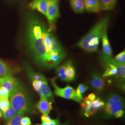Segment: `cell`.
<instances>
[{
  "mask_svg": "<svg viewBox=\"0 0 125 125\" xmlns=\"http://www.w3.org/2000/svg\"><path fill=\"white\" fill-rule=\"evenodd\" d=\"M85 9L89 13H99L102 10L100 0H84Z\"/></svg>",
  "mask_w": 125,
  "mask_h": 125,
  "instance_id": "cell-14",
  "label": "cell"
},
{
  "mask_svg": "<svg viewBox=\"0 0 125 125\" xmlns=\"http://www.w3.org/2000/svg\"><path fill=\"white\" fill-rule=\"evenodd\" d=\"M65 73L68 82H72L75 80L76 77V71L71 61H67V67Z\"/></svg>",
  "mask_w": 125,
  "mask_h": 125,
  "instance_id": "cell-18",
  "label": "cell"
},
{
  "mask_svg": "<svg viewBox=\"0 0 125 125\" xmlns=\"http://www.w3.org/2000/svg\"><path fill=\"white\" fill-rule=\"evenodd\" d=\"M31 81L33 89L40 95H44L49 100H53V95L45 76L40 79Z\"/></svg>",
  "mask_w": 125,
  "mask_h": 125,
  "instance_id": "cell-9",
  "label": "cell"
},
{
  "mask_svg": "<svg viewBox=\"0 0 125 125\" xmlns=\"http://www.w3.org/2000/svg\"><path fill=\"white\" fill-rule=\"evenodd\" d=\"M67 61L62 63V65L56 67V72L57 76L62 81L68 82L67 76L66 75L65 71L67 67Z\"/></svg>",
  "mask_w": 125,
  "mask_h": 125,
  "instance_id": "cell-17",
  "label": "cell"
},
{
  "mask_svg": "<svg viewBox=\"0 0 125 125\" xmlns=\"http://www.w3.org/2000/svg\"><path fill=\"white\" fill-rule=\"evenodd\" d=\"M99 58L101 62L105 66L103 77L114 76L118 83L117 84L124 83L125 78V63L117 62L112 56L100 54Z\"/></svg>",
  "mask_w": 125,
  "mask_h": 125,
  "instance_id": "cell-3",
  "label": "cell"
},
{
  "mask_svg": "<svg viewBox=\"0 0 125 125\" xmlns=\"http://www.w3.org/2000/svg\"><path fill=\"white\" fill-rule=\"evenodd\" d=\"M37 125H61L59 118L55 120H51V121L48 122L42 121L40 124H37Z\"/></svg>",
  "mask_w": 125,
  "mask_h": 125,
  "instance_id": "cell-27",
  "label": "cell"
},
{
  "mask_svg": "<svg viewBox=\"0 0 125 125\" xmlns=\"http://www.w3.org/2000/svg\"><path fill=\"white\" fill-rule=\"evenodd\" d=\"M86 98L90 101H93L96 98V95L94 93H91L86 97Z\"/></svg>",
  "mask_w": 125,
  "mask_h": 125,
  "instance_id": "cell-30",
  "label": "cell"
},
{
  "mask_svg": "<svg viewBox=\"0 0 125 125\" xmlns=\"http://www.w3.org/2000/svg\"><path fill=\"white\" fill-rule=\"evenodd\" d=\"M102 47L103 53L107 56H112L113 52L109 41L107 37V32H105L102 37Z\"/></svg>",
  "mask_w": 125,
  "mask_h": 125,
  "instance_id": "cell-15",
  "label": "cell"
},
{
  "mask_svg": "<svg viewBox=\"0 0 125 125\" xmlns=\"http://www.w3.org/2000/svg\"><path fill=\"white\" fill-rule=\"evenodd\" d=\"M36 107L43 115H48L53 109L52 102L44 95H40V99L36 104Z\"/></svg>",
  "mask_w": 125,
  "mask_h": 125,
  "instance_id": "cell-12",
  "label": "cell"
},
{
  "mask_svg": "<svg viewBox=\"0 0 125 125\" xmlns=\"http://www.w3.org/2000/svg\"><path fill=\"white\" fill-rule=\"evenodd\" d=\"M20 83L18 80L12 75L5 76L0 78V87L7 89L9 93L15 89Z\"/></svg>",
  "mask_w": 125,
  "mask_h": 125,
  "instance_id": "cell-11",
  "label": "cell"
},
{
  "mask_svg": "<svg viewBox=\"0 0 125 125\" xmlns=\"http://www.w3.org/2000/svg\"><path fill=\"white\" fill-rule=\"evenodd\" d=\"M17 114V112L11 106V104L9 107L5 111L1 113L0 116L3 117L5 121H9L12 119L13 117L15 116Z\"/></svg>",
  "mask_w": 125,
  "mask_h": 125,
  "instance_id": "cell-21",
  "label": "cell"
},
{
  "mask_svg": "<svg viewBox=\"0 0 125 125\" xmlns=\"http://www.w3.org/2000/svg\"><path fill=\"white\" fill-rule=\"evenodd\" d=\"M51 83L54 89V94L57 96L66 99L72 100L79 103L82 101L79 98L76 92V90L71 86L68 85L64 88H60L56 82V78L54 77L50 79Z\"/></svg>",
  "mask_w": 125,
  "mask_h": 125,
  "instance_id": "cell-6",
  "label": "cell"
},
{
  "mask_svg": "<svg viewBox=\"0 0 125 125\" xmlns=\"http://www.w3.org/2000/svg\"><path fill=\"white\" fill-rule=\"evenodd\" d=\"M49 1L47 0H32L29 5L32 9H35L46 16Z\"/></svg>",
  "mask_w": 125,
  "mask_h": 125,
  "instance_id": "cell-13",
  "label": "cell"
},
{
  "mask_svg": "<svg viewBox=\"0 0 125 125\" xmlns=\"http://www.w3.org/2000/svg\"><path fill=\"white\" fill-rule=\"evenodd\" d=\"M25 114L19 112L13 118L7 121L5 125H21V120Z\"/></svg>",
  "mask_w": 125,
  "mask_h": 125,
  "instance_id": "cell-22",
  "label": "cell"
},
{
  "mask_svg": "<svg viewBox=\"0 0 125 125\" xmlns=\"http://www.w3.org/2000/svg\"><path fill=\"white\" fill-rule=\"evenodd\" d=\"M10 104L18 113H30L32 110V103L27 91L19 84L18 86L9 93Z\"/></svg>",
  "mask_w": 125,
  "mask_h": 125,
  "instance_id": "cell-4",
  "label": "cell"
},
{
  "mask_svg": "<svg viewBox=\"0 0 125 125\" xmlns=\"http://www.w3.org/2000/svg\"><path fill=\"white\" fill-rule=\"evenodd\" d=\"M108 24V17L100 19L90 31L77 43L76 46L87 52H96L103 35L107 31Z\"/></svg>",
  "mask_w": 125,
  "mask_h": 125,
  "instance_id": "cell-2",
  "label": "cell"
},
{
  "mask_svg": "<svg viewBox=\"0 0 125 125\" xmlns=\"http://www.w3.org/2000/svg\"><path fill=\"white\" fill-rule=\"evenodd\" d=\"M48 1H58V0H47Z\"/></svg>",
  "mask_w": 125,
  "mask_h": 125,
  "instance_id": "cell-31",
  "label": "cell"
},
{
  "mask_svg": "<svg viewBox=\"0 0 125 125\" xmlns=\"http://www.w3.org/2000/svg\"><path fill=\"white\" fill-rule=\"evenodd\" d=\"M102 10L105 11L114 9L116 4L117 0H100Z\"/></svg>",
  "mask_w": 125,
  "mask_h": 125,
  "instance_id": "cell-20",
  "label": "cell"
},
{
  "mask_svg": "<svg viewBox=\"0 0 125 125\" xmlns=\"http://www.w3.org/2000/svg\"><path fill=\"white\" fill-rule=\"evenodd\" d=\"M58 1H49L46 17L49 23L48 30L49 31H52L56 28V23L60 17Z\"/></svg>",
  "mask_w": 125,
  "mask_h": 125,
  "instance_id": "cell-8",
  "label": "cell"
},
{
  "mask_svg": "<svg viewBox=\"0 0 125 125\" xmlns=\"http://www.w3.org/2000/svg\"><path fill=\"white\" fill-rule=\"evenodd\" d=\"M104 104V102L100 97L96 98L93 101H90L85 97L81 103L83 114L87 117L91 116L103 107Z\"/></svg>",
  "mask_w": 125,
  "mask_h": 125,
  "instance_id": "cell-7",
  "label": "cell"
},
{
  "mask_svg": "<svg viewBox=\"0 0 125 125\" xmlns=\"http://www.w3.org/2000/svg\"><path fill=\"white\" fill-rule=\"evenodd\" d=\"M27 20V41L35 62L45 69H52L44 39L46 25L32 14L28 15Z\"/></svg>",
  "mask_w": 125,
  "mask_h": 125,
  "instance_id": "cell-1",
  "label": "cell"
},
{
  "mask_svg": "<svg viewBox=\"0 0 125 125\" xmlns=\"http://www.w3.org/2000/svg\"><path fill=\"white\" fill-rule=\"evenodd\" d=\"M62 125H69L68 123H65L64 124H63Z\"/></svg>",
  "mask_w": 125,
  "mask_h": 125,
  "instance_id": "cell-32",
  "label": "cell"
},
{
  "mask_svg": "<svg viewBox=\"0 0 125 125\" xmlns=\"http://www.w3.org/2000/svg\"><path fill=\"white\" fill-rule=\"evenodd\" d=\"M88 87L83 83H80V84H79L77 88V89L76 90V94L79 98L81 99L82 101L83 99V95L84 94V93L88 90Z\"/></svg>",
  "mask_w": 125,
  "mask_h": 125,
  "instance_id": "cell-23",
  "label": "cell"
},
{
  "mask_svg": "<svg viewBox=\"0 0 125 125\" xmlns=\"http://www.w3.org/2000/svg\"><path fill=\"white\" fill-rule=\"evenodd\" d=\"M114 59L117 62L121 63H125V51H123L120 53L118 54L115 56Z\"/></svg>",
  "mask_w": 125,
  "mask_h": 125,
  "instance_id": "cell-26",
  "label": "cell"
},
{
  "mask_svg": "<svg viewBox=\"0 0 125 125\" xmlns=\"http://www.w3.org/2000/svg\"><path fill=\"white\" fill-rule=\"evenodd\" d=\"M9 92L4 88L0 87V100L9 99Z\"/></svg>",
  "mask_w": 125,
  "mask_h": 125,
  "instance_id": "cell-25",
  "label": "cell"
},
{
  "mask_svg": "<svg viewBox=\"0 0 125 125\" xmlns=\"http://www.w3.org/2000/svg\"><path fill=\"white\" fill-rule=\"evenodd\" d=\"M103 115L106 118L115 117L118 112L123 110L124 103L122 97L115 92H111L107 96L104 105Z\"/></svg>",
  "mask_w": 125,
  "mask_h": 125,
  "instance_id": "cell-5",
  "label": "cell"
},
{
  "mask_svg": "<svg viewBox=\"0 0 125 125\" xmlns=\"http://www.w3.org/2000/svg\"><path fill=\"white\" fill-rule=\"evenodd\" d=\"M15 70L10 68L7 64L0 60V78L5 76L12 75Z\"/></svg>",
  "mask_w": 125,
  "mask_h": 125,
  "instance_id": "cell-19",
  "label": "cell"
},
{
  "mask_svg": "<svg viewBox=\"0 0 125 125\" xmlns=\"http://www.w3.org/2000/svg\"><path fill=\"white\" fill-rule=\"evenodd\" d=\"M10 105V103L9 99L0 100V115L9 107Z\"/></svg>",
  "mask_w": 125,
  "mask_h": 125,
  "instance_id": "cell-24",
  "label": "cell"
},
{
  "mask_svg": "<svg viewBox=\"0 0 125 125\" xmlns=\"http://www.w3.org/2000/svg\"><path fill=\"white\" fill-rule=\"evenodd\" d=\"M89 84L91 89L98 92H102L105 89V80L98 73H93L90 77Z\"/></svg>",
  "mask_w": 125,
  "mask_h": 125,
  "instance_id": "cell-10",
  "label": "cell"
},
{
  "mask_svg": "<svg viewBox=\"0 0 125 125\" xmlns=\"http://www.w3.org/2000/svg\"><path fill=\"white\" fill-rule=\"evenodd\" d=\"M71 8L76 13H83L84 11V0H69Z\"/></svg>",
  "mask_w": 125,
  "mask_h": 125,
  "instance_id": "cell-16",
  "label": "cell"
},
{
  "mask_svg": "<svg viewBox=\"0 0 125 125\" xmlns=\"http://www.w3.org/2000/svg\"><path fill=\"white\" fill-rule=\"evenodd\" d=\"M31 121L30 119L27 117H22L21 120V125H31Z\"/></svg>",
  "mask_w": 125,
  "mask_h": 125,
  "instance_id": "cell-28",
  "label": "cell"
},
{
  "mask_svg": "<svg viewBox=\"0 0 125 125\" xmlns=\"http://www.w3.org/2000/svg\"><path fill=\"white\" fill-rule=\"evenodd\" d=\"M41 120L42 121H45V122H48L51 121V119L50 116L48 115H42L41 117Z\"/></svg>",
  "mask_w": 125,
  "mask_h": 125,
  "instance_id": "cell-29",
  "label": "cell"
}]
</instances>
